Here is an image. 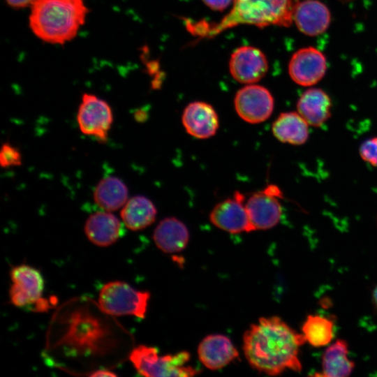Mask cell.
Wrapping results in <instances>:
<instances>
[{
	"instance_id": "obj_5",
	"label": "cell",
	"mask_w": 377,
	"mask_h": 377,
	"mask_svg": "<svg viewBox=\"0 0 377 377\" xmlns=\"http://www.w3.org/2000/svg\"><path fill=\"white\" fill-rule=\"evenodd\" d=\"M150 293L136 290L124 281L105 283L98 294V304L106 313L115 316H133L145 318Z\"/></svg>"
},
{
	"instance_id": "obj_22",
	"label": "cell",
	"mask_w": 377,
	"mask_h": 377,
	"mask_svg": "<svg viewBox=\"0 0 377 377\" xmlns=\"http://www.w3.org/2000/svg\"><path fill=\"white\" fill-rule=\"evenodd\" d=\"M348 346L345 340L337 339L329 346L322 357L321 374L325 377H346L350 375L355 363L348 357Z\"/></svg>"
},
{
	"instance_id": "obj_29",
	"label": "cell",
	"mask_w": 377,
	"mask_h": 377,
	"mask_svg": "<svg viewBox=\"0 0 377 377\" xmlns=\"http://www.w3.org/2000/svg\"><path fill=\"white\" fill-rule=\"evenodd\" d=\"M372 297H373L374 303L375 306L377 307V286L374 290Z\"/></svg>"
},
{
	"instance_id": "obj_27",
	"label": "cell",
	"mask_w": 377,
	"mask_h": 377,
	"mask_svg": "<svg viewBox=\"0 0 377 377\" xmlns=\"http://www.w3.org/2000/svg\"><path fill=\"white\" fill-rule=\"evenodd\" d=\"M8 6L13 8H24L31 6L36 0H5Z\"/></svg>"
},
{
	"instance_id": "obj_20",
	"label": "cell",
	"mask_w": 377,
	"mask_h": 377,
	"mask_svg": "<svg viewBox=\"0 0 377 377\" xmlns=\"http://www.w3.org/2000/svg\"><path fill=\"white\" fill-rule=\"evenodd\" d=\"M309 124L297 112L281 113L272 126L274 136L283 143L301 145L309 138Z\"/></svg>"
},
{
	"instance_id": "obj_26",
	"label": "cell",
	"mask_w": 377,
	"mask_h": 377,
	"mask_svg": "<svg viewBox=\"0 0 377 377\" xmlns=\"http://www.w3.org/2000/svg\"><path fill=\"white\" fill-rule=\"evenodd\" d=\"M209 8L215 10H223L232 3L233 0H202Z\"/></svg>"
},
{
	"instance_id": "obj_21",
	"label": "cell",
	"mask_w": 377,
	"mask_h": 377,
	"mask_svg": "<svg viewBox=\"0 0 377 377\" xmlns=\"http://www.w3.org/2000/svg\"><path fill=\"white\" fill-rule=\"evenodd\" d=\"M128 190L124 182L114 176H108L99 181L93 193L95 203L103 210L116 211L125 205Z\"/></svg>"
},
{
	"instance_id": "obj_19",
	"label": "cell",
	"mask_w": 377,
	"mask_h": 377,
	"mask_svg": "<svg viewBox=\"0 0 377 377\" xmlns=\"http://www.w3.org/2000/svg\"><path fill=\"white\" fill-rule=\"evenodd\" d=\"M157 209L151 200L144 195H135L122 207L120 216L124 225L138 231L151 225L156 220Z\"/></svg>"
},
{
	"instance_id": "obj_3",
	"label": "cell",
	"mask_w": 377,
	"mask_h": 377,
	"mask_svg": "<svg viewBox=\"0 0 377 377\" xmlns=\"http://www.w3.org/2000/svg\"><path fill=\"white\" fill-rule=\"evenodd\" d=\"M30 8L31 30L41 40L54 45L72 40L89 13L84 0H36Z\"/></svg>"
},
{
	"instance_id": "obj_25",
	"label": "cell",
	"mask_w": 377,
	"mask_h": 377,
	"mask_svg": "<svg viewBox=\"0 0 377 377\" xmlns=\"http://www.w3.org/2000/svg\"><path fill=\"white\" fill-rule=\"evenodd\" d=\"M361 158L370 165L377 167V137L367 139L359 149Z\"/></svg>"
},
{
	"instance_id": "obj_10",
	"label": "cell",
	"mask_w": 377,
	"mask_h": 377,
	"mask_svg": "<svg viewBox=\"0 0 377 377\" xmlns=\"http://www.w3.org/2000/svg\"><path fill=\"white\" fill-rule=\"evenodd\" d=\"M244 200V194L236 191L232 197L219 202L209 213L210 222L231 234L253 232Z\"/></svg>"
},
{
	"instance_id": "obj_2",
	"label": "cell",
	"mask_w": 377,
	"mask_h": 377,
	"mask_svg": "<svg viewBox=\"0 0 377 377\" xmlns=\"http://www.w3.org/2000/svg\"><path fill=\"white\" fill-rule=\"evenodd\" d=\"M299 0H233L229 13L218 22L186 20L187 30L200 38H211L240 24L263 28L289 27Z\"/></svg>"
},
{
	"instance_id": "obj_4",
	"label": "cell",
	"mask_w": 377,
	"mask_h": 377,
	"mask_svg": "<svg viewBox=\"0 0 377 377\" xmlns=\"http://www.w3.org/2000/svg\"><path fill=\"white\" fill-rule=\"evenodd\" d=\"M190 359L191 354L185 350L159 355L156 348L145 345L135 347L129 355L135 370L147 377L195 376L200 371L188 364Z\"/></svg>"
},
{
	"instance_id": "obj_7",
	"label": "cell",
	"mask_w": 377,
	"mask_h": 377,
	"mask_svg": "<svg viewBox=\"0 0 377 377\" xmlns=\"http://www.w3.org/2000/svg\"><path fill=\"white\" fill-rule=\"evenodd\" d=\"M281 193L277 186L269 185L253 193L245 202L253 231L268 230L276 226L281 217L282 208L279 200Z\"/></svg>"
},
{
	"instance_id": "obj_13",
	"label": "cell",
	"mask_w": 377,
	"mask_h": 377,
	"mask_svg": "<svg viewBox=\"0 0 377 377\" xmlns=\"http://www.w3.org/2000/svg\"><path fill=\"white\" fill-rule=\"evenodd\" d=\"M200 362L210 370H219L236 360L239 353L230 339L221 334H212L198 346Z\"/></svg>"
},
{
	"instance_id": "obj_17",
	"label": "cell",
	"mask_w": 377,
	"mask_h": 377,
	"mask_svg": "<svg viewBox=\"0 0 377 377\" xmlns=\"http://www.w3.org/2000/svg\"><path fill=\"white\" fill-rule=\"evenodd\" d=\"M189 231L186 226L175 217H166L155 228L153 239L156 246L165 253H177L188 244Z\"/></svg>"
},
{
	"instance_id": "obj_28",
	"label": "cell",
	"mask_w": 377,
	"mask_h": 377,
	"mask_svg": "<svg viewBox=\"0 0 377 377\" xmlns=\"http://www.w3.org/2000/svg\"><path fill=\"white\" fill-rule=\"evenodd\" d=\"M94 377H102V376H116V374L107 370H100L94 372L90 375Z\"/></svg>"
},
{
	"instance_id": "obj_24",
	"label": "cell",
	"mask_w": 377,
	"mask_h": 377,
	"mask_svg": "<svg viewBox=\"0 0 377 377\" xmlns=\"http://www.w3.org/2000/svg\"><path fill=\"white\" fill-rule=\"evenodd\" d=\"M22 154L19 149L9 142L1 145L0 165L2 168L19 166L22 165Z\"/></svg>"
},
{
	"instance_id": "obj_14",
	"label": "cell",
	"mask_w": 377,
	"mask_h": 377,
	"mask_svg": "<svg viewBox=\"0 0 377 377\" xmlns=\"http://www.w3.org/2000/svg\"><path fill=\"white\" fill-rule=\"evenodd\" d=\"M182 122L186 131L198 139L214 136L219 126L218 114L210 104L203 101L190 103L184 108Z\"/></svg>"
},
{
	"instance_id": "obj_23",
	"label": "cell",
	"mask_w": 377,
	"mask_h": 377,
	"mask_svg": "<svg viewBox=\"0 0 377 377\" xmlns=\"http://www.w3.org/2000/svg\"><path fill=\"white\" fill-rule=\"evenodd\" d=\"M334 322L329 318L311 314L304 320L302 332L306 341L313 347L328 345L334 337Z\"/></svg>"
},
{
	"instance_id": "obj_1",
	"label": "cell",
	"mask_w": 377,
	"mask_h": 377,
	"mask_svg": "<svg viewBox=\"0 0 377 377\" xmlns=\"http://www.w3.org/2000/svg\"><path fill=\"white\" fill-rule=\"evenodd\" d=\"M242 341L247 362L259 372L278 376L302 370L299 351L306 339L278 316L260 318L245 331Z\"/></svg>"
},
{
	"instance_id": "obj_16",
	"label": "cell",
	"mask_w": 377,
	"mask_h": 377,
	"mask_svg": "<svg viewBox=\"0 0 377 377\" xmlns=\"http://www.w3.org/2000/svg\"><path fill=\"white\" fill-rule=\"evenodd\" d=\"M87 239L98 246H108L115 243L122 233L119 219L111 212L98 211L91 214L84 224Z\"/></svg>"
},
{
	"instance_id": "obj_15",
	"label": "cell",
	"mask_w": 377,
	"mask_h": 377,
	"mask_svg": "<svg viewBox=\"0 0 377 377\" xmlns=\"http://www.w3.org/2000/svg\"><path fill=\"white\" fill-rule=\"evenodd\" d=\"M330 20L329 9L318 0L299 2L293 16V22L298 29L309 36H316L326 31Z\"/></svg>"
},
{
	"instance_id": "obj_11",
	"label": "cell",
	"mask_w": 377,
	"mask_h": 377,
	"mask_svg": "<svg viewBox=\"0 0 377 377\" xmlns=\"http://www.w3.org/2000/svg\"><path fill=\"white\" fill-rule=\"evenodd\" d=\"M232 77L243 84H254L260 80L268 71L265 55L258 48L242 46L231 54L229 62Z\"/></svg>"
},
{
	"instance_id": "obj_6",
	"label": "cell",
	"mask_w": 377,
	"mask_h": 377,
	"mask_svg": "<svg viewBox=\"0 0 377 377\" xmlns=\"http://www.w3.org/2000/svg\"><path fill=\"white\" fill-rule=\"evenodd\" d=\"M77 122L83 134L105 142L113 122L112 109L103 99L84 93L78 108Z\"/></svg>"
},
{
	"instance_id": "obj_9",
	"label": "cell",
	"mask_w": 377,
	"mask_h": 377,
	"mask_svg": "<svg viewBox=\"0 0 377 377\" xmlns=\"http://www.w3.org/2000/svg\"><path fill=\"white\" fill-rule=\"evenodd\" d=\"M10 276L13 283L9 290V296L14 306L25 307L42 299L44 279L38 269L22 264L13 267Z\"/></svg>"
},
{
	"instance_id": "obj_18",
	"label": "cell",
	"mask_w": 377,
	"mask_h": 377,
	"mask_svg": "<svg viewBox=\"0 0 377 377\" xmlns=\"http://www.w3.org/2000/svg\"><path fill=\"white\" fill-rule=\"evenodd\" d=\"M332 101L322 89L311 88L306 90L297 103V112L309 126L319 127L331 116Z\"/></svg>"
},
{
	"instance_id": "obj_12",
	"label": "cell",
	"mask_w": 377,
	"mask_h": 377,
	"mask_svg": "<svg viewBox=\"0 0 377 377\" xmlns=\"http://www.w3.org/2000/svg\"><path fill=\"white\" fill-rule=\"evenodd\" d=\"M327 62L325 56L313 47L300 49L292 56L288 72L297 84L309 87L318 83L325 75Z\"/></svg>"
},
{
	"instance_id": "obj_8",
	"label": "cell",
	"mask_w": 377,
	"mask_h": 377,
	"mask_svg": "<svg viewBox=\"0 0 377 377\" xmlns=\"http://www.w3.org/2000/svg\"><path fill=\"white\" fill-rule=\"evenodd\" d=\"M235 109L238 116L249 124H260L272 115L274 101L270 91L265 87L247 84L237 91L234 99Z\"/></svg>"
}]
</instances>
